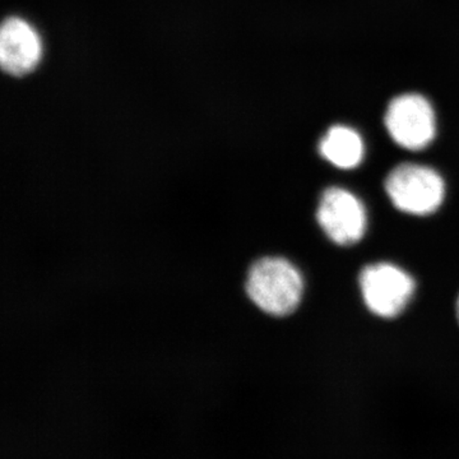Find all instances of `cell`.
<instances>
[{"instance_id":"1","label":"cell","mask_w":459,"mask_h":459,"mask_svg":"<svg viewBox=\"0 0 459 459\" xmlns=\"http://www.w3.org/2000/svg\"><path fill=\"white\" fill-rule=\"evenodd\" d=\"M241 287L261 316L283 319L298 310L305 283L303 273L286 256L261 255L247 264Z\"/></svg>"},{"instance_id":"2","label":"cell","mask_w":459,"mask_h":459,"mask_svg":"<svg viewBox=\"0 0 459 459\" xmlns=\"http://www.w3.org/2000/svg\"><path fill=\"white\" fill-rule=\"evenodd\" d=\"M385 190L397 210L416 216L434 213L446 195L439 172L429 166L407 162L389 172Z\"/></svg>"},{"instance_id":"3","label":"cell","mask_w":459,"mask_h":459,"mask_svg":"<svg viewBox=\"0 0 459 459\" xmlns=\"http://www.w3.org/2000/svg\"><path fill=\"white\" fill-rule=\"evenodd\" d=\"M360 289L371 313L394 318L403 312L415 292V281L391 263L367 265L360 273Z\"/></svg>"},{"instance_id":"4","label":"cell","mask_w":459,"mask_h":459,"mask_svg":"<svg viewBox=\"0 0 459 459\" xmlns=\"http://www.w3.org/2000/svg\"><path fill=\"white\" fill-rule=\"evenodd\" d=\"M385 123L392 140L410 151L424 150L437 134L434 108L419 93H406L392 100Z\"/></svg>"},{"instance_id":"5","label":"cell","mask_w":459,"mask_h":459,"mask_svg":"<svg viewBox=\"0 0 459 459\" xmlns=\"http://www.w3.org/2000/svg\"><path fill=\"white\" fill-rule=\"evenodd\" d=\"M316 219L320 228L338 246L359 243L367 231V211L349 190L332 186L320 198Z\"/></svg>"},{"instance_id":"6","label":"cell","mask_w":459,"mask_h":459,"mask_svg":"<svg viewBox=\"0 0 459 459\" xmlns=\"http://www.w3.org/2000/svg\"><path fill=\"white\" fill-rule=\"evenodd\" d=\"M44 47L38 30L20 17L7 18L0 31V63L5 74L23 77L38 68Z\"/></svg>"},{"instance_id":"7","label":"cell","mask_w":459,"mask_h":459,"mask_svg":"<svg viewBox=\"0 0 459 459\" xmlns=\"http://www.w3.org/2000/svg\"><path fill=\"white\" fill-rule=\"evenodd\" d=\"M320 155L336 168L350 170L358 168L364 159V142L360 134L349 126H332L319 144Z\"/></svg>"},{"instance_id":"8","label":"cell","mask_w":459,"mask_h":459,"mask_svg":"<svg viewBox=\"0 0 459 459\" xmlns=\"http://www.w3.org/2000/svg\"><path fill=\"white\" fill-rule=\"evenodd\" d=\"M457 318H458V322H459V296H458V300H457Z\"/></svg>"}]
</instances>
